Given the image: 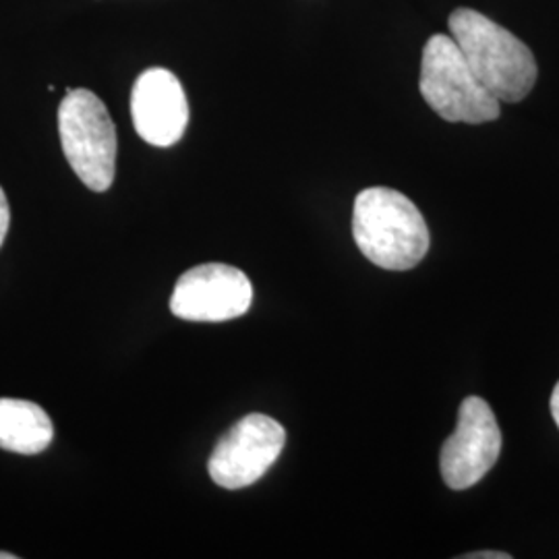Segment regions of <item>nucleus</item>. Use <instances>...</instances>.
<instances>
[{
	"mask_svg": "<svg viewBox=\"0 0 559 559\" xmlns=\"http://www.w3.org/2000/svg\"><path fill=\"white\" fill-rule=\"evenodd\" d=\"M60 145L81 182L104 193L117 175V129L106 104L90 90H67L59 106Z\"/></svg>",
	"mask_w": 559,
	"mask_h": 559,
	"instance_id": "20e7f679",
	"label": "nucleus"
},
{
	"mask_svg": "<svg viewBox=\"0 0 559 559\" xmlns=\"http://www.w3.org/2000/svg\"><path fill=\"white\" fill-rule=\"evenodd\" d=\"M450 36L477 75L500 102L524 100L537 83V60L531 48L500 23L473 9H456L450 20Z\"/></svg>",
	"mask_w": 559,
	"mask_h": 559,
	"instance_id": "f257e3e1",
	"label": "nucleus"
},
{
	"mask_svg": "<svg viewBox=\"0 0 559 559\" xmlns=\"http://www.w3.org/2000/svg\"><path fill=\"white\" fill-rule=\"evenodd\" d=\"M286 445V431L267 415H247L216 443L207 471L224 489L249 487L272 468Z\"/></svg>",
	"mask_w": 559,
	"mask_h": 559,
	"instance_id": "39448f33",
	"label": "nucleus"
},
{
	"mask_svg": "<svg viewBox=\"0 0 559 559\" xmlns=\"http://www.w3.org/2000/svg\"><path fill=\"white\" fill-rule=\"evenodd\" d=\"M0 559H17V556H15V554H2V551H0Z\"/></svg>",
	"mask_w": 559,
	"mask_h": 559,
	"instance_id": "ddd939ff",
	"label": "nucleus"
},
{
	"mask_svg": "<svg viewBox=\"0 0 559 559\" xmlns=\"http://www.w3.org/2000/svg\"><path fill=\"white\" fill-rule=\"evenodd\" d=\"M510 554H503V551H479V554H468V556H462V559H510Z\"/></svg>",
	"mask_w": 559,
	"mask_h": 559,
	"instance_id": "9b49d317",
	"label": "nucleus"
},
{
	"mask_svg": "<svg viewBox=\"0 0 559 559\" xmlns=\"http://www.w3.org/2000/svg\"><path fill=\"white\" fill-rule=\"evenodd\" d=\"M9 224H11V210H9V200L0 187V247L7 239V233H9Z\"/></svg>",
	"mask_w": 559,
	"mask_h": 559,
	"instance_id": "9d476101",
	"label": "nucleus"
},
{
	"mask_svg": "<svg viewBox=\"0 0 559 559\" xmlns=\"http://www.w3.org/2000/svg\"><path fill=\"white\" fill-rule=\"evenodd\" d=\"M55 438L48 413L36 402L0 399V448L34 456L44 452Z\"/></svg>",
	"mask_w": 559,
	"mask_h": 559,
	"instance_id": "1a4fd4ad",
	"label": "nucleus"
},
{
	"mask_svg": "<svg viewBox=\"0 0 559 559\" xmlns=\"http://www.w3.org/2000/svg\"><path fill=\"white\" fill-rule=\"evenodd\" d=\"M419 90L448 122L483 124L500 117L501 102L477 80L452 36L436 34L425 44Z\"/></svg>",
	"mask_w": 559,
	"mask_h": 559,
	"instance_id": "7ed1b4c3",
	"label": "nucleus"
},
{
	"mask_svg": "<svg viewBox=\"0 0 559 559\" xmlns=\"http://www.w3.org/2000/svg\"><path fill=\"white\" fill-rule=\"evenodd\" d=\"M253 300L251 280L226 263L195 265L180 276L170 311L185 321H228L245 316Z\"/></svg>",
	"mask_w": 559,
	"mask_h": 559,
	"instance_id": "0eeeda50",
	"label": "nucleus"
},
{
	"mask_svg": "<svg viewBox=\"0 0 559 559\" xmlns=\"http://www.w3.org/2000/svg\"><path fill=\"white\" fill-rule=\"evenodd\" d=\"M131 117L141 140L156 147L179 143L189 124V102L168 69L143 71L131 92Z\"/></svg>",
	"mask_w": 559,
	"mask_h": 559,
	"instance_id": "6e6552de",
	"label": "nucleus"
},
{
	"mask_svg": "<svg viewBox=\"0 0 559 559\" xmlns=\"http://www.w3.org/2000/svg\"><path fill=\"white\" fill-rule=\"evenodd\" d=\"M353 235L360 253L383 270H411L429 251V228L419 207L388 187H371L357 195Z\"/></svg>",
	"mask_w": 559,
	"mask_h": 559,
	"instance_id": "f03ea898",
	"label": "nucleus"
},
{
	"mask_svg": "<svg viewBox=\"0 0 559 559\" xmlns=\"http://www.w3.org/2000/svg\"><path fill=\"white\" fill-rule=\"evenodd\" d=\"M551 415H554V420H556V425L559 427V381L556 390H554V394H551Z\"/></svg>",
	"mask_w": 559,
	"mask_h": 559,
	"instance_id": "f8f14e48",
	"label": "nucleus"
},
{
	"mask_svg": "<svg viewBox=\"0 0 559 559\" xmlns=\"http://www.w3.org/2000/svg\"><path fill=\"white\" fill-rule=\"evenodd\" d=\"M501 431L491 406L479 399L462 400L459 425L441 448V477L454 491L477 485L498 462Z\"/></svg>",
	"mask_w": 559,
	"mask_h": 559,
	"instance_id": "423d86ee",
	"label": "nucleus"
}]
</instances>
